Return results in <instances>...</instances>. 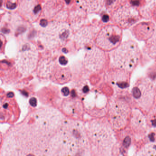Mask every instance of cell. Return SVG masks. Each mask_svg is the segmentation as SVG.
<instances>
[{
    "label": "cell",
    "mask_w": 156,
    "mask_h": 156,
    "mask_svg": "<svg viewBox=\"0 0 156 156\" xmlns=\"http://www.w3.org/2000/svg\"><path fill=\"white\" fill-rule=\"evenodd\" d=\"M65 120L57 110H40L12 130L2 153L4 155H59Z\"/></svg>",
    "instance_id": "cell-1"
},
{
    "label": "cell",
    "mask_w": 156,
    "mask_h": 156,
    "mask_svg": "<svg viewBox=\"0 0 156 156\" xmlns=\"http://www.w3.org/2000/svg\"><path fill=\"white\" fill-rule=\"evenodd\" d=\"M89 136L93 151L97 155L111 156L116 145V138L111 125L107 122L95 120L89 128Z\"/></svg>",
    "instance_id": "cell-2"
},
{
    "label": "cell",
    "mask_w": 156,
    "mask_h": 156,
    "mask_svg": "<svg viewBox=\"0 0 156 156\" xmlns=\"http://www.w3.org/2000/svg\"><path fill=\"white\" fill-rule=\"evenodd\" d=\"M141 57L137 44L133 40L121 43L110 53L113 67L131 71L137 66Z\"/></svg>",
    "instance_id": "cell-3"
},
{
    "label": "cell",
    "mask_w": 156,
    "mask_h": 156,
    "mask_svg": "<svg viewBox=\"0 0 156 156\" xmlns=\"http://www.w3.org/2000/svg\"><path fill=\"white\" fill-rule=\"evenodd\" d=\"M71 35L70 27L67 23L61 21L50 22L42 31L40 40L44 45L49 49L64 45Z\"/></svg>",
    "instance_id": "cell-4"
},
{
    "label": "cell",
    "mask_w": 156,
    "mask_h": 156,
    "mask_svg": "<svg viewBox=\"0 0 156 156\" xmlns=\"http://www.w3.org/2000/svg\"><path fill=\"white\" fill-rule=\"evenodd\" d=\"M132 97L142 110L149 111L153 106L156 97V88L149 78L141 77L136 80L131 91Z\"/></svg>",
    "instance_id": "cell-5"
},
{
    "label": "cell",
    "mask_w": 156,
    "mask_h": 156,
    "mask_svg": "<svg viewBox=\"0 0 156 156\" xmlns=\"http://www.w3.org/2000/svg\"><path fill=\"white\" fill-rule=\"evenodd\" d=\"M38 60V52L36 46L29 42H23L19 46L16 66L23 75H28L35 69Z\"/></svg>",
    "instance_id": "cell-6"
},
{
    "label": "cell",
    "mask_w": 156,
    "mask_h": 156,
    "mask_svg": "<svg viewBox=\"0 0 156 156\" xmlns=\"http://www.w3.org/2000/svg\"><path fill=\"white\" fill-rule=\"evenodd\" d=\"M122 34V28L118 25H107L98 31L96 43L103 50H113L121 43Z\"/></svg>",
    "instance_id": "cell-7"
},
{
    "label": "cell",
    "mask_w": 156,
    "mask_h": 156,
    "mask_svg": "<svg viewBox=\"0 0 156 156\" xmlns=\"http://www.w3.org/2000/svg\"><path fill=\"white\" fill-rule=\"evenodd\" d=\"M131 113L128 103L120 98H113L110 101L109 109L111 125L116 130L126 126Z\"/></svg>",
    "instance_id": "cell-8"
},
{
    "label": "cell",
    "mask_w": 156,
    "mask_h": 156,
    "mask_svg": "<svg viewBox=\"0 0 156 156\" xmlns=\"http://www.w3.org/2000/svg\"><path fill=\"white\" fill-rule=\"evenodd\" d=\"M112 19L115 24L121 28H130L140 20L137 8L130 4H120L113 12Z\"/></svg>",
    "instance_id": "cell-9"
},
{
    "label": "cell",
    "mask_w": 156,
    "mask_h": 156,
    "mask_svg": "<svg viewBox=\"0 0 156 156\" xmlns=\"http://www.w3.org/2000/svg\"><path fill=\"white\" fill-rule=\"evenodd\" d=\"M106 60V55L103 49L99 47L93 46L86 52L84 64L89 69L96 71L103 67Z\"/></svg>",
    "instance_id": "cell-10"
},
{
    "label": "cell",
    "mask_w": 156,
    "mask_h": 156,
    "mask_svg": "<svg viewBox=\"0 0 156 156\" xmlns=\"http://www.w3.org/2000/svg\"><path fill=\"white\" fill-rule=\"evenodd\" d=\"M19 11L31 22L37 20L41 12V6L37 0H21Z\"/></svg>",
    "instance_id": "cell-11"
},
{
    "label": "cell",
    "mask_w": 156,
    "mask_h": 156,
    "mask_svg": "<svg viewBox=\"0 0 156 156\" xmlns=\"http://www.w3.org/2000/svg\"><path fill=\"white\" fill-rule=\"evenodd\" d=\"M98 28L93 26H86L78 30L74 36V40L81 47L92 43L97 35Z\"/></svg>",
    "instance_id": "cell-12"
},
{
    "label": "cell",
    "mask_w": 156,
    "mask_h": 156,
    "mask_svg": "<svg viewBox=\"0 0 156 156\" xmlns=\"http://www.w3.org/2000/svg\"><path fill=\"white\" fill-rule=\"evenodd\" d=\"M131 126L132 131L138 138L143 137L146 134L147 130V120L139 110H134L132 111Z\"/></svg>",
    "instance_id": "cell-13"
},
{
    "label": "cell",
    "mask_w": 156,
    "mask_h": 156,
    "mask_svg": "<svg viewBox=\"0 0 156 156\" xmlns=\"http://www.w3.org/2000/svg\"><path fill=\"white\" fill-rule=\"evenodd\" d=\"M156 27L153 22H142L134 26L131 32L137 40L146 41L153 35Z\"/></svg>",
    "instance_id": "cell-14"
},
{
    "label": "cell",
    "mask_w": 156,
    "mask_h": 156,
    "mask_svg": "<svg viewBox=\"0 0 156 156\" xmlns=\"http://www.w3.org/2000/svg\"><path fill=\"white\" fill-rule=\"evenodd\" d=\"M128 72L118 68L112 71L110 79L116 92H121L128 88L130 82Z\"/></svg>",
    "instance_id": "cell-15"
},
{
    "label": "cell",
    "mask_w": 156,
    "mask_h": 156,
    "mask_svg": "<svg viewBox=\"0 0 156 156\" xmlns=\"http://www.w3.org/2000/svg\"><path fill=\"white\" fill-rule=\"evenodd\" d=\"M63 5L62 0H48L44 6V14L46 18L51 19L61 11Z\"/></svg>",
    "instance_id": "cell-16"
},
{
    "label": "cell",
    "mask_w": 156,
    "mask_h": 156,
    "mask_svg": "<svg viewBox=\"0 0 156 156\" xmlns=\"http://www.w3.org/2000/svg\"><path fill=\"white\" fill-rule=\"evenodd\" d=\"M81 9L88 12H97L101 9L104 0H76Z\"/></svg>",
    "instance_id": "cell-17"
},
{
    "label": "cell",
    "mask_w": 156,
    "mask_h": 156,
    "mask_svg": "<svg viewBox=\"0 0 156 156\" xmlns=\"http://www.w3.org/2000/svg\"><path fill=\"white\" fill-rule=\"evenodd\" d=\"M70 24L74 29H78L86 23L87 16L85 11L81 9L77 10L71 13Z\"/></svg>",
    "instance_id": "cell-18"
},
{
    "label": "cell",
    "mask_w": 156,
    "mask_h": 156,
    "mask_svg": "<svg viewBox=\"0 0 156 156\" xmlns=\"http://www.w3.org/2000/svg\"><path fill=\"white\" fill-rule=\"evenodd\" d=\"M143 48L144 53L151 58H156V27L153 35L147 41Z\"/></svg>",
    "instance_id": "cell-19"
},
{
    "label": "cell",
    "mask_w": 156,
    "mask_h": 156,
    "mask_svg": "<svg viewBox=\"0 0 156 156\" xmlns=\"http://www.w3.org/2000/svg\"><path fill=\"white\" fill-rule=\"evenodd\" d=\"M136 156H156V143L146 144L135 154Z\"/></svg>",
    "instance_id": "cell-20"
},
{
    "label": "cell",
    "mask_w": 156,
    "mask_h": 156,
    "mask_svg": "<svg viewBox=\"0 0 156 156\" xmlns=\"http://www.w3.org/2000/svg\"><path fill=\"white\" fill-rule=\"evenodd\" d=\"M129 4L137 8L144 5V0H128Z\"/></svg>",
    "instance_id": "cell-21"
},
{
    "label": "cell",
    "mask_w": 156,
    "mask_h": 156,
    "mask_svg": "<svg viewBox=\"0 0 156 156\" xmlns=\"http://www.w3.org/2000/svg\"><path fill=\"white\" fill-rule=\"evenodd\" d=\"M59 61H60V63L61 64L63 65H65L67 64V59H66V58H65V57H64V56L61 57L60 58Z\"/></svg>",
    "instance_id": "cell-22"
},
{
    "label": "cell",
    "mask_w": 156,
    "mask_h": 156,
    "mask_svg": "<svg viewBox=\"0 0 156 156\" xmlns=\"http://www.w3.org/2000/svg\"><path fill=\"white\" fill-rule=\"evenodd\" d=\"M61 92H62L63 95H64V96H67V95H68V94L69 93V90L67 88L65 87V88H64L62 89Z\"/></svg>",
    "instance_id": "cell-23"
},
{
    "label": "cell",
    "mask_w": 156,
    "mask_h": 156,
    "mask_svg": "<svg viewBox=\"0 0 156 156\" xmlns=\"http://www.w3.org/2000/svg\"><path fill=\"white\" fill-rule=\"evenodd\" d=\"M29 103L31 105L33 106H35L37 104V102H36V99L34 98H31L29 101Z\"/></svg>",
    "instance_id": "cell-24"
}]
</instances>
